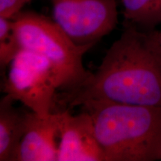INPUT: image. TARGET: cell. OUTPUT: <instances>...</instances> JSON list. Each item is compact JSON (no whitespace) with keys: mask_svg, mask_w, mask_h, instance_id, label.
I'll return each instance as SVG.
<instances>
[{"mask_svg":"<svg viewBox=\"0 0 161 161\" xmlns=\"http://www.w3.org/2000/svg\"><path fill=\"white\" fill-rule=\"evenodd\" d=\"M90 100L161 106V43L156 29L124 24L97 69L75 89L60 94L58 104L69 110Z\"/></svg>","mask_w":161,"mask_h":161,"instance_id":"1","label":"cell"},{"mask_svg":"<svg viewBox=\"0 0 161 161\" xmlns=\"http://www.w3.org/2000/svg\"><path fill=\"white\" fill-rule=\"evenodd\" d=\"M80 107L91 116L104 161L161 160V106L90 100Z\"/></svg>","mask_w":161,"mask_h":161,"instance_id":"2","label":"cell"},{"mask_svg":"<svg viewBox=\"0 0 161 161\" xmlns=\"http://www.w3.org/2000/svg\"><path fill=\"white\" fill-rule=\"evenodd\" d=\"M13 19L14 31L22 49L49 60L55 71L58 89L69 91L89 77L83 58L92 45H77L55 20L34 11H21Z\"/></svg>","mask_w":161,"mask_h":161,"instance_id":"3","label":"cell"},{"mask_svg":"<svg viewBox=\"0 0 161 161\" xmlns=\"http://www.w3.org/2000/svg\"><path fill=\"white\" fill-rule=\"evenodd\" d=\"M8 67L3 84L5 96L21 102L40 116L50 115L54 111L58 85L49 60L22 49Z\"/></svg>","mask_w":161,"mask_h":161,"instance_id":"4","label":"cell"},{"mask_svg":"<svg viewBox=\"0 0 161 161\" xmlns=\"http://www.w3.org/2000/svg\"><path fill=\"white\" fill-rule=\"evenodd\" d=\"M54 20L77 45L94 46L118 23L116 0H50Z\"/></svg>","mask_w":161,"mask_h":161,"instance_id":"5","label":"cell"},{"mask_svg":"<svg viewBox=\"0 0 161 161\" xmlns=\"http://www.w3.org/2000/svg\"><path fill=\"white\" fill-rule=\"evenodd\" d=\"M58 114L57 161H104L89 113L82 110L77 115H72L69 110H64Z\"/></svg>","mask_w":161,"mask_h":161,"instance_id":"6","label":"cell"},{"mask_svg":"<svg viewBox=\"0 0 161 161\" xmlns=\"http://www.w3.org/2000/svg\"><path fill=\"white\" fill-rule=\"evenodd\" d=\"M58 129V111L43 117L30 110L14 161H57Z\"/></svg>","mask_w":161,"mask_h":161,"instance_id":"7","label":"cell"},{"mask_svg":"<svg viewBox=\"0 0 161 161\" xmlns=\"http://www.w3.org/2000/svg\"><path fill=\"white\" fill-rule=\"evenodd\" d=\"M14 102L6 96L0 102V161H14L25 131L28 112L16 108Z\"/></svg>","mask_w":161,"mask_h":161,"instance_id":"8","label":"cell"},{"mask_svg":"<svg viewBox=\"0 0 161 161\" xmlns=\"http://www.w3.org/2000/svg\"><path fill=\"white\" fill-rule=\"evenodd\" d=\"M121 3L125 24L146 31L161 24V0H121Z\"/></svg>","mask_w":161,"mask_h":161,"instance_id":"9","label":"cell"},{"mask_svg":"<svg viewBox=\"0 0 161 161\" xmlns=\"http://www.w3.org/2000/svg\"><path fill=\"white\" fill-rule=\"evenodd\" d=\"M21 46L14 31L13 19L0 17V66L3 69L8 66L19 52Z\"/></svg>","mask_w":161,"mask_h":161,"instance_id":"10","label":"cell"},{"mask_svg":"<svg viewBox=\"0 0 161 161\" xmlns=\"http://www.w3.org/2000/svg\"><path fill=\"white\" fill-rule=\"evenodd\" d=\"M31 0H0V17L13 18Z\"/></svg>","mask_w":161,"mask_h":161,"instance_id":"11","label":"cell"},{"mask_svg":"<svg viewBox=\"0 0 161 161\" xmlns=\"http://www.w3.org/2000/svg\"><path fill=\"white\" fill-rule=\"evenodd\" d=\"M158 37L159 40H160V42L161 43V30L158 31Z\"/></svg>","mask_w":161,"mask_h":161,"instance_id":"12","label":"cell"}]
</instances>
